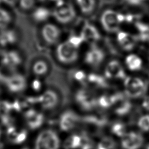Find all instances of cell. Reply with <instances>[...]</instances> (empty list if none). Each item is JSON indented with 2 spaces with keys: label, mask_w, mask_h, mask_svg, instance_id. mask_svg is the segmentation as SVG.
<instances>
[{
  "label": "cell",
  "mask_w": 149,
  "mask_h": 149,
  "mask_svg": "<svg viewBox=\"0 0 149 149\" xmlns=\"http://www.w3.org/2000/svg\"><path fill=\"white\" fill-rule=\"evenodd\" d=\"M124 14L112 9L104 10L100 17V22L102 28L108 33L119 31L120 26L124 23Z\"/></svg>",
  "instance_id": "cell-1"
},
{
  "label": "cell",
  "mask_w": 149,
  "mask_h": 149,
  "mask_svg": "<svg viewBox=\"0 0 149 149\" xmlns=\"http://www.w3.org/2000/svg\"><path fill=\"white\" fill-rule=\"evenodd\" d=\"M124 93L128 98H137L144 95L148 85L139 77L127 76L124 80Z\"/></svg>",
  "instance_id": "cell-2"
},
{
  "label": "cell",
  "mask_w": 149,
  "mask_h": 149,
  "mask_svg": "<svg viewBox=\"0 0 149 149\" xmlns=\"http://www.w3.org/2000/svg\"><path fill=\"white\" fill-rule=\"evenodd\" d=\"M55 53L58 60L63 64H72L79 58L78 48L73 46L67 40L57 45Z\"/></svg>",
  "instance_id": "cell-3"
},
{
  "label": "cell",
  "mask_w": 149,
  "mask_h": 149,
  "mask_svg": "<svg viewBox=\"0 0 149 149\" xmlns=\"http://www.w3.org/2000/svg\"><path fill=\"white\" fill-rule=\"evenodd\" d=\"M60 140L54 130L45 129L39 133L35 142V149H59Z\"/></svg>",
  "instance_id": "cell-4"
},
{
  "label": "cell",
  "mask_w": 149,
  "mask_h": 149,
  "mask_svg": "<svg viewBox=\"0 0 149 149\" xmlns=\"http://www.w3.org/2000/svg\"><path fill=\"white\" fill-rule=\"evenodd\" d=\"M52 15L58 22L62 24H67L74 19L76 12L71 3L63 1L56 5L52 12Z\"/></svg>",
  "instance_id": "cell-5"
},
{
  "label": "cell",
  "mask_w": 149,
  "mask_h": 149,
  "mask_svg": "<svg viewBox=\"0 0 149 149\" xmlns=\"http://www.w3.org/2000/svg\"><path fill=\"white\" fill-rule=\"evenodd\" d=\"M75 100L80 108L86 111H92L97 106V98L90 89H79L76 93Z\"/></svg>",
  "instance_id": "cell-6"
},
{
  "label": "cell",
  "mask_w": 149,
  "mask_h": 149,
  "mask_svg": "<svg viewBox=\"0 0 149 149\" xmlns=\"http://www.w3.org/2000/svg\"><path fill=\"white\" fill-rule=\"evenodd\" d=\"M80 117L72 111H66L62 113L59 120V128L62 131L69 132L74 129L80 122Z\"/></svg>",
  "instance_id": "cell-7"
},
{
  "label": "cell",
  "mask_w": 149,
  "mask_h": 149,
  "mask_svg": "<svg viewBox=\"0 0 149 149\" xmlns=\"http://www.w3.org/2000/svg\"><path fill=\"white\" fill-rule=\"evenodd\" d=\"M143 143V136L139 132H130L122 137L121 146L123 149H140Z\"/></svg>",
  "instance_id": "cell-8"
},
{
  "label": "cell",
  "mask_w": 149,
  "mask_h": 149,
  "mask_svg": "<svg viewBox=\"0 0 149 149\" xmlns=\"http://www.w3.org/2000/svg\"><path fill=\"white\" fill-rule=\"evenodd\" d=\"M104 75L107 79L125 80L127 77L121 63L116 60L109 61L104 71Z\"/></svg>",
  "instance_id": "cell-9"
},
{
  "label": "cell",
  "mask_w": 149,
  "mask_h": 149,
  "mask_svg": "<svg viewBox=\"0 0 149 149\" xmlns=\"http://www.w3.org/2000/svg\"><path fill=\"white\" fill-rule=\"evenodd\" d=\"M38 102L44 109L52 110L60 103V98L54 90H47L38 97Z\"/></svg>",
  "instance_id": "cell-10"
},
{
  "label": "cell",
  "mask_w": 149,
  "mask_h": 149,
  "mask_svg": "<svg viewBox=\"0 0 149 149\" xmlns=\"http://www.w3.org/2000/svg\"><path fill=\"white\" fill-rule=\"evenodd\" d=\"M43 40L49 45L55 44L61 36V30L58 26L52 23H46L41 29Z\"/></svg>",
  "instance_id": "cell-11"
},
{
  "label": "cell",
  "mask_w": 149,
  "mask_h": 149,
  "mask_svg": "<svg viewBox=\"0 0 149 149\" xmlns=\"http://www.w3.org/2000/svg\"><path fill=\"white\" fill-rule=\"evenodd\" d=\"M104 58V52L98 47H93L86 52L84 56V62L88 65L96 68L102 63Z\"/></svg>",
  "instance_id": "cell-12"
},
{
  "label": "cell",
  "mask_w": 149,
  "mask_h": 149,
  "mask_svg": "<svg viewBox=\"0 0 149 149\" xmlns=\"http://www.w3.org/2000/svg\"><path fill=\"white\" fill-rule=\"evenodd\" d=\"M116 40L120 47L126 51H132L136 45V37L125 31L117 32Z\"/></svg>",
  "instance_id": "cell-13"
},
{
  "label": "cell",
  "mask_w": 149,
  "mask_h": 149,
  "mask_svg": "<svg viewBox=\"0 0 149 149\" xmlns=\"http://www.w3.org/2000/svg\"><path fill=\"white\" fill-rule=\"evenodd\" d=\"M84 42L93 44L97 42L101 37L97 27L92 24L86 23L82 27L80 34Z\"/></svg>",
  "instance_id": "cell-14"
},
{
  "label": "cell",
  "mask_w": 149,
  "mask_h": 149,
  "mask_svg": "<svg viewBox=\"0 0 149 149\" xmlns=\"http://www.w3.org/2000/svg\"><path fill=\"white\" fill-rule=\"evenodd\" d=\"M5 83L8 90L12 93H19L23 91L26 87L24 77L20 74H15L8 77Z\"/></svg>",
  "instance_id": "cell-15"
},
{
  "label": "cell",
  "mask_w": 149,
  "mask_h": 149,
  "mask_svg": "<svg viewBox=\"0 0 149 149\" xmlns=\"http://www.w3.org/2000/svg\"><path fill=\"white\" fill-rule=\"evenodd\" d=\"M24 117L28 126L31 130H34L40 127L43 123L44 119L42 113H38L33 109L27 111L24 114Z\"/></svg>",
  "instance_id": "cell-16"
},
{
  "label": "cell",
  "mask_w": 149,
  "mask_h": 149,
  "mask_svg": "<svg viewBox=\"0 0 149 149\" xmlns=\"http://www.w3.org/2000/svg\"><path fill=\"white\" fill-rule=\"evenodd\" d=\"M22 62V58L19 53L15 51H10L4 54L2 56V62L3 65L9 68H15Z\"/></svg>",
  "instance_id": "cell-17"
},
{
  "label": "cell",
  "mask_w": 149,
  "mask_h": 149,
  "mask_svg": "<svg viewBox=\"0 0 149 149\" xmlns=\"http://www.w3.org/2000/svg\"><path fill=\"white\" fill-rule=\"evenodd\" d=\"M125 62L127 68L131 71H139L143 66L141 58L134 54H130L127 55Z\"/></svg>",
  "instance_id": "cell-18"
},
{
  "label": "cell",
  "mask_w": 149,
  "mask_h": 149,
  "mask_svg": "<svg viewBox=\"0 0 149 149\" xmlns=\"http://www.w3.org/2000/svg\"><path fill=\"white\" fill-rule=\"evenodd\" d=\"M105 78L101 75L93 73L87 76V82L96 88H105L109 87V84Z\"/></svg>",
  "instance_id": "cell-19"
},
{
  "label": "cell",
  "mask_w": 149,
  "mask_h": 149,
  "mask_svg": "<svg viewBox=\"0 0 149 149\" xmlns=\"http://www.w3.org/2000/svg\"><path fill=\"white\" fill-rule=\"evenodd\" d=\"M83 144L82 137L78 134L69 136L64 141L63 147L65 149H77L81 147Z\"/></svg>",
  "instance_id": "cell-20"
},
{
  "label": "cell",
  "mask_w": 149,
  "mask_h": 149,
  "mask_svg": "<svg viewBox=\"0 0 149 149\" xmlns=\"http://www.w3.org/2000/svg\"><path fill=\"white\" fill-rule=\"evenodd\" d=\"M49 66L48 63L43 60L36 61L33 65L32 70L33 73L37 76H43L48 72Z\"/></svg>",
  "instance_id": "cell-21"
},
{
  "label": "cell",
  "mask_w": 149,
  "mask_h": 149,
  "mask_svg": "<svg viewBox=\"0 0 149 149\" xmlns=\"http://www.w3.org/2000/svg\"><path fill=\"white\" fill-rule=\"evenodd\" d=\"M80 10L84 14H90L95 6V0H75Z\"/></svg>",
  "instance_id": "cell-22"
},
{
  "label": "cell",
  "mask_w": 149,
  "mask_h": 149,
  "mask_svg": "<svg viewBox=\"0 0 149 149\" xmlns=\"http://www.w3.org/2000/svg\"><path fill=\"white\" fill-rule=\"evenodd\" d=\"M51 13L49 10L45 7H38L34 9L33 12V19L38 22L46 21L49 17Z\"/></svg>",
  "instance_id": "cell-23"
},
{
  "label": "cell",
  "mask_w": 149,
  "mask_h": 149,
  "mask_svg": "<svg viewBox=\"0 0 149 149\" xmlns=\"http://www.w3.org/2000/svg\"><path fill=\"white\" fill-rule=\"evenodd\" d=\"M116 141L109 136H104L99 141L97 149H116Z\"/></svg>",
  "instance_id": "cell-24"
},
{
  "label": "cell",
  "mask_w": 149,
  "mask_h": 149,
  "mask_svg": "<svg viewBox=\"0 0 149 149\" xmlns=\"http://www.w3.org/2000/svg\"><path fill=\"white\" fill-rule=\"evenodd\" d=\"M12 17L6 9L0 8V30H5L10 24Z\"/></svg>",
  "instance_id": "cell-25"
},
{
  "label": "cell",
  "mask_w": 149,
  "mask_h": 149,
  "mask_svg": "<svg viewBox=\"0 0 149 149\" xmlns=\"http://www.w3.org/2000/svg\"><path fill=\"white\" fill-rule=\"evenodd\" d=\"M111 133L119 137H122L126 133V126L122 122H113L111 127Z\"/></svg>",
  "instance_id": "cell-26"
},
{
  "label": "cell",
  "mask_w": 149,
  "mask_h": 149,
  "mask_svg": "<svg viewBox=\"0 0 149 149\" xmlns=\"http://www.w3.org/2000/svg\"><path fill=\"white\" fill-rule=\"evenodd\" d=\"M16 40L14 33L10 31H4L0 34V44L1 45H7L13 44Z\"/></svg>",
  "instance_id": "cell-27"
},
{
  "label": "cell",
  "mask_w": 149,
  "mask_h": 149,
  "mask_svg": "<svg viewBox=\"0 0 149 149\" xmlns=\"http://www.w3.org/2000/svg\"><path fill=\"white\" fill-rule=\"evenodd\" d=\"M97 105L102 109H108L112 106L111 95L103 94L97 99Z\"/></svg>",
  "instance_id": "cell-28"
},
{
  "label": "cell",
  "mask_w": 149,
  "mask_h": 149,
  "mask_svg": "<svg viewBox=\"0 0 149 149\" xmlns=\"http://www.w3.org/2000/svg\"><path fill=\"white\" fill-rule=\"evenodd\" d=\"M71 77L76 82L80 83L81 85H86L87 84V77L85 72L82 70H75L72 73Z\"/></svg>",
  "instance_id": "cell-29"
},
{
  "label": "cell",
  "mask_w": 149,
  "mask_h": 149,
  "mask_svg": "<svg viewBox=\"0 0 149 149\" xmlns=\"http://www.w3.org/2000/svg\"><path fill=\"white\" fill-rule=\"evenodd\" d=\"M137 126L141 131L147 132L149 131V114L141 116L138 121Z\"/></svg>",
  "instance_id": "cell-30"
},
{
  "label": "cell",
  "mask_w": 149,
  "mask_h": 149,
  "mask_svg": "<svg viewBox=\"0 0 149 149\" xmlns=\"http://www.w3.org/2000/svg\"><path fill=\"white\" fill-rule=\"evenodd\" d=\"M12 109V103L6 101H0V117H3L9 115L10 111Z\"/></svg>",
  "instance_id": "cell-31"
},
{
  "label": "cell",
  "mask_w": 149,
  "mask_h": 149,
  "mask_svg": "<svg viewBox=\"0 0 149 149\" xmlns=\"http://www.w3.org/2000/svg\"><path fill=\"white\" fill-rule=\"evenodd\" d=\"M70 44H71L73 46L79 49V48L82 45V44L84 42L83 38L81 36V35H72L70 36L67 40Z\"/></svg>",
  "instance_id": "cell-32"
},
{
  "label": "cell",
  "mask_w": 149,
  "mask_h": 149,
  "mask_svg": "<svg viewBox=\"0 0 149 149\" xmlns=\"http://www.w3.org/2000/svg\"><path fill=\"white\" fill-rule=\"evenodd\" d=\"M36 0H19V7L24 10H29L34 7Z\"/></svg>",
  "instance_id": "cell-33"
},
{
  "label": "cell",
  "mask_w": 149,
  "mask_h": 149,
  "mask_svg": "<svg viewBox=\"0 0 149 149\" xmlns=\"http://www.w3.org/2000/svg\"><path fill=\"white\" fill-rule=\"evenodd\" d=\"M19 134L16 128L12 126H9L7 129V137L9 141L12 143H15V141Z\"/></svg>",
  "instance_id": "cell-34"
},
{
  "label": "cell",
  "mask_w": 149,
  "mask_h": 149,
  "mask_svg": "<svg viewBox=\"0 0 149 149\" xmlns=\"http://www.w3.org/2000/svg\"><path fill=\"white\" fill-rule=\"evenodd\" d=\"M27 132L25 130H22V131L19 132L14 143L20 144L23 143L26 140L27 137Z\"/></svg>",
  "instance_id": "cell-35"
},
{
  "label": "cell",
  "mask_w": 149,
  "mask_h": 149,
  "mask_svg": "<svg viewBox=\"0 0 149 149\" xmlns=\"http://www.w3.org/2000/svg\"><path fill=\"white\" fill-rule=\"evenodd\" d=\"M141 107L147 111H149V95L144 98L141 103Z\"/></svg>",
  "instance_id": "cell-36"
},
{
  "label": "cell",
  "mask_w": 149,
  "mask_h": 149,
  "mask_svg": "<svg viewBox=\"0 0 149 149\" xmlns=\"http://www.w3.org/2000/svg\"><path fill=\"white\" fill-rule=\"evenodd\" d=\"M32 87L36 91H39L41 87V83L39 80H34L32 83Z\"/></svg>",
  "instance_id": "cell-37"
},
{
  "label": "cell",
  "mask_w": 149,
  "mask_h": 149,
  "mask_svg": "<svg viewBox=\"0 0 149 149\" xmlns=\"http://www.w3.org/2000/svg\"><path fill=\"white\" fill-rule=\"evenodd\" d=\"M81 148V149H97V148L94 147L93 141L84 143Z\"/></svg>",
  "instance_id": "cell-38"
},
{
  "label": "cell",
  "mask_w": 149,
  "mask_h": 149,
  "mask_svg": "<svg viewBox=\"0 0 149 149\" xmlns=\"http://www.w3.org/2000/svg\"><path fill=\"white\" fill-rule=\"evenodd\" d=\"M145 0H125L129 5L132 6H138L141 5Z\"/></svg>",
  "instance_id": "cell-39"
},
{
  "label": "cell",
  "mask_w": 149,
  "mask_h": 149,
  "mask_svg": "<svg viewBox=\"0 0 149 149\" xmlns=\"http://www.w3.org/2000/svg\"><path fill=\"white\" fill-rule=\"evenodd\" d=\"M19 0H2V2L6 5L10 6H15L17 3H18Z\"/></svg>",
  "instance_id": "cell-40"
},
{
  "label": "cell",
  "mask_w": 149,
  "mask_h": 149,
  "mask_svg": "<svg viewBox=\"0 0 149 149\" xmlns=\"http://www.w3.org/2000/svg\"><path fill=\"white\" fill-rule=\"evenodd\" d=\"M39 1H40L41 2H47L48 1H55V2H56V4L60 3L62 2H63V0H39Z\"/></svg>",
  "instance_id": "cell-41"
},
{
  "label": "cell",
  "mask_w": 149,
  "mask_h": 149,
  "mask_svg": "<svg viewBox=\"0 0 149 149\" xmlns=\"http://www.w3.org/2000/svg\"><path fill=\"white\" fill-rule=\"evenodd\" d=\"M146 149H149V144L147 146V147H146Z\"/></svg>",
  "instance_id": "cell-42"
},
{
  "label": "cell",
  "mask_w": 149,
  "mask_h": 149,
  "mask_svg": "<svg viewBox=\"0 0 149 149\" xmlns=\"http://www.w3.org/2000/svg\"><path fill=\"white\" fill-rule=\"evenodd\" d=\"M23 149H29V148H23Z\"/></svg>",
  "instance_id": "cell-43"
},
{
  "label": "cell",
  "mask_w": 149,
  "mask_h": 149,
  "mask_svg": "<svg viewBox=\"0 0 149 149\" xmlns=\"http://www.w3.org/2000/svg\"><path fill=\"white\" fill-rule=\"evenodd\" d=\"M0 135H1V129H0Z\"/></svg>",
  "instance_id": "cell-44"
}]
</instances>
